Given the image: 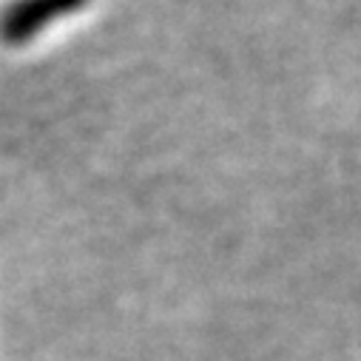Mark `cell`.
Masks as SVG:
<instances>
[{"mask_svg": "<svg viewBox=\"0 0 361 361\" xmlns=\"http://www.w3.org/2000/svg\"><path fill=\"white\" fill-rule=\"evenodd\" d=\"M88 6V0H9L0 9V40L18 46L46 32L49 23Z\"/></svg>", "mask_w": 361, "mask_h": 361, "instance_id": "obj_1", "label": "cell"}]
</instances>
